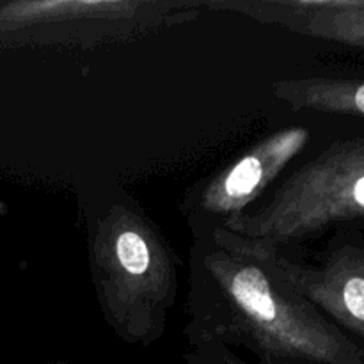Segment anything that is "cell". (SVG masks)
Returning a JSON list of instances; mask_svg holds the SVG:
<instances>
[{
    "label": "cell",
    "mask_w": 364,
    "mask_h": 364,
    "mask_svg": "<svg viewBox=\"0 0 364 364\" xmlns=\"http://www.w3.org/2000/svg\"><path fill=\"white\" fill-rule=\"evenodd\" d=\"M185 338L252 352L269 364H364V348L277 267L269 244L228 230L192 237Z\"/></svg>",
    "instance_id": "1"
},
{
    "label": "cell",
    "mask_w": 364,
    "mask_h": 364,
    "mask_svg": "<svg viewBox=\"0 0 364 364\" xmlns=\"http://www.w3.org/2000/svg\"><path fill=\"white\" fill-rule=\"evenodd\" d=\"M85 212L89 272L105 323L123 343H156L178 299L169 238L123 188L112 187Z\"/></svg>",
    "instance_id": "2"
},
{
    "label": "cell",
    "mask_w": 364,
    "mask_h": 364,
    "mask_svg": "<svg viewBox=\"0 0 364 364\" xmlns=\"http://www.w3.org/2000/svg\"><path fill=\"white\" fill-rule=\"evenodd\" d=\"M359 219H364V137L331 144L223 230L274 247H301L336 224Z\"/></svg>",
    "instance_id": "3"
},
{
    "label": "cell",
    "mask_w": 364,
    "mask_h": 364,
    "mask_svg": "<svg viewBox=\"0 0 364 364\" xmlns=\"http://www.w3.org/2000/svg\"><path fill=\"white\" fill-rule=\"evenodd\" d=\"M201 2L14 0L0 4V45L98 46L187 23Z\"/></svg>",
    "instance_id": "4"
},
{
    "label": "cell",
    "mask_w": 364,
    "mask_h": 364,
    "mask_svg": "<svg viewBox=\"0 0 364 364\" xmlns=\"http://www.w3.org/2000/svg\"><path fill=\"white\" fill-rule=\"evenodd\" d=\"M309 139L311 134L304 127L277 130L223 171L192 185L180 206L192 237L226 228L247 213L288 164L301 155Z\"/></svg>",
    "instance_id": "5"
},
{
    "label": "cell",
    "mask_w": 364,
    "mask_h": 364,
    "mask_svg": "<svg viewBox=\"0 0 364 364\" xmlns=\"http://www.w3.org/2000/svg\"><path fill=\"white\" fill-rule=\"evenodd\" d=\"M283 276L348 338L364 341V244L338 238L318 258L274 247Z\"/></svg>",
    "instance_id": "6"
},
{
    "label": "cell",
    "mask_w": 364,
    "mask_h": 364,
    "mask_svg": "<svg viewBox=\"0 0 364 364\" xmlns=\"http://www.w3.org/2000/svg\"><path fill=\"white\" fill-rule=\"evenodd\" d=\"M201 7L233 11L259 23L364 50V0H217Z\"/></svg>",
    "instance_id": "7"
},
{
    "label": "cell",
    "mask_w": 364,
    "mask_h": 364,
    "mask_svg": "<svg viewBox=\"0 0 364 364\" xmlns=\"http://www.w3.org/2000/svg\"><path fill=\"white\" fill-rule=\"evenodd\" d=\"M272 95L291 110L364 117V78H284L274 82Z\"/></svg>",
    "instance_id": "8"
},
{
    "label": "cell",
    "mask_w": 364,
    "mask_h": 364,
    "mask_svg": "<svg viewBox=\"0 0 364 364\" xmlns=\"http://www.w3.org/2000/svg\"><path fill=\"white\" fill-rule=\"evenodd\" d=\"M185 364H269L249 363L235 354L230 347L220 343H199L192 345L191 352L185 355Z\"/></svg>",
    "instance_id": "9"
},
{
    "label": "cell",
    "mask_w": 364,
    "mask_h": 364,
    "mask_svg": "<svg viewBox=\"0 0 364 364\" xmlns=\"http://www.w3.org/2000/svg\"><path fill=\"white\" fill-rule=\"evenodd\" d=\"M43 364H68V363H64V361H55V363H43Z\"/></svg>",
    "instance_id": "10"
}]
</instances>
